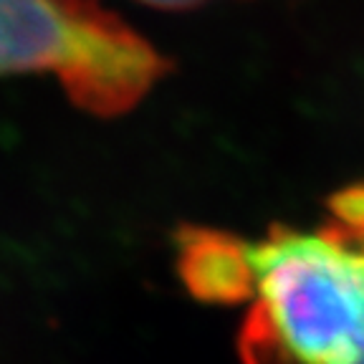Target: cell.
Masks as SVG:
<instances>
[{
    "mask_svg": "<svg viewBox=\"0 0 364 364\" xmlns=\"http://www.w3.org/2000/svg\"><path fill=\"white\" fill-rule=\"evenodd\" d=\"M182 281L203 301L233 304L253 291L248 245L220 230L182 228L180 235Z\"/></svg>",
    "mask_w": 364,
    "mask_h": 364,
    "instance_id": "obj_3",
    "label": "cell"
},
{
    "mask_svg": "<svg viewBox=\"0 0 364 364\" xmlns=\"http://www.w3.org/2000/svg\"><path fill=\"white\" fill-rule=\"evenodd\" d=\"M167 61L94 0H0V76L53 74L97 117L142 102Z\"/></svg>",
    "mask_w": 364,
    "mask_h": 364,
    "instance_id": "obj_2",
    "label": "cell"
},
{
    "mask_svg": "<svg viewBox=\"0 0 364 364\" xmlns=\"http://www.w3.org/2000/svg\"><path fill=\"white\" fill-rule=\"evenodd\" d=\"M258 304L248 349L291 364H364V250L334 230L271 228L248 248Z\"/></svg>",
    "mask_w": 364,
    "mask_h": 364,
    "instance_id": "obj_1",
    "label": "cell"
},
{
    "mask_svg": "<svg viewBox=\"0 0 364 364\" xmlns=\"http://www.w3.org/2000/svg\"><path fill=\"white\" fill-rule=\"evenodd\" d=\"M144 3L157 8H190V6H200L205 0H144Z\"/></svg>",
    "mask_w": 364,
    "mask_h": 364,
    "instance_id": "obj_4",
    "label": "cell"
}]
</instances>
